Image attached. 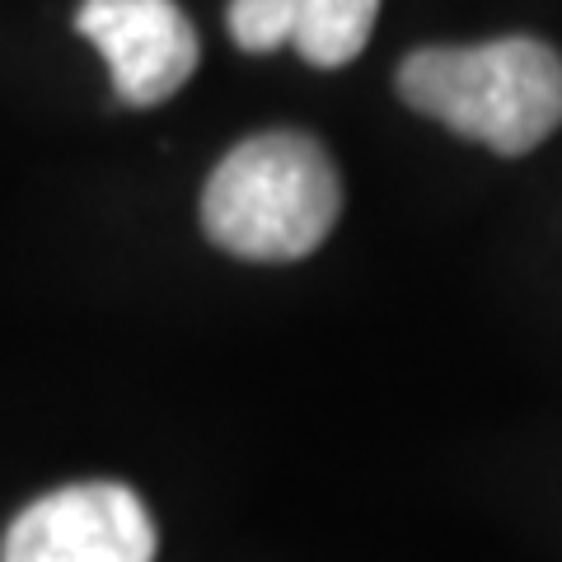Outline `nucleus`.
<instances>
[{
	"mask_svg": "<svg viewBox=\"0 0 562 562\" xmlns=\"http://www.w3.org/2000/svg\"><path fill=\"white\" fill-rule=\"evenodd\" d=\"M380 0H295L291 43L310 66H347L375 29Z\"/></svg>",
	"mask_w": 562,
	"mask_h": 562,
	"instance_id": "obj_5",
	"label": "nucleus"
},
{
	"mask_svg": "<svg viewBox=\"0 0 562 562\" xmlns=\"http://www.w3.org/2000/svg\"><path fill=\"white\" fill-rule=\"evenodd\" d=\"M398 94L487 150L525 155L562 122V57L539 38L417 47L398 66Z\"/></svg>",
	"mask_w": 562,
	"mask_h": 562,
	"instance_id": "obj_1",
	"label": "nucleus"
},
{
	"mask_svg": "<svg viewBox=\"0 0 562 562\" xmlns=\"http://www.w3.org/2000/svg\"><path fill=\"white\" fill-rule=\"evenodd\" d=\"M231 38L244 52H277L295 33V0H231Z\"/></svg>",
	"mask_w": 562,
	"mask_h": 562,
	"instance_id": "obj_6",
	"label": "nucleus"
},
{
	"mask_svg": "<svg viewBox=\"0 0 562 562\" xmlns=\"http://www.w3.org/2000/svg\"><path fill=\"white\" fill-rule=\"evenodd\" d=\"M342 188L324 146L305 132L249 136L211 169L202 225L211 244L249 262H291L328 239Z\"/></svg>",
	"mask_w": 562,
	"mask_h": 562,
	"instance_id": "obj_2",
	"label": "nucleus"
},
{
	"mask_svg": "<svg viewBox=\"0 0 562 562\" xmlns=\"http://www.w3.org/2000/svg\"><path fill=\"white\" fill-rule=\"evenodd\" d=\"M155 520L132 487L76 483L10 520L0 562H155Z\"/></svg>",
	"mask_w": 562,
	"mask_h": 562,
	"instance_id": "obj_3",
	"label": "nucleus"
},
{
	"mask_svg": "<svg viewBox=\"0 0 562 562\" xmlns=\"http://www.w3.org/2000/svg\"><path fill=\"white\" fill-rule=\"evenodd\" d=\"M76 29L103 52L132 109L173 99L198 70V29L173 0H80Z\"/></svg>",
	"mask_w": 562,
	"mask_h": 562,
	"instance_id": "obj_4",
	"label": "nucleus"
}]
</instances>
